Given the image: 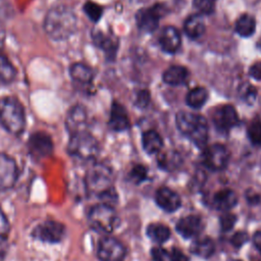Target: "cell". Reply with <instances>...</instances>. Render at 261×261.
I'll return each mask as SVG.
<instances>
[{
	"mask_svg": "<svg viewBox=\"0 0 261 261\" xmlns=\"http://www.w3.org/2000/svg\"><path fill=\"white\" fill-rule=\"evenodd\" d=\"M76 16L65 5H55L50 8L44 19V30L49 38L55 41L68 39L75 31Z\"/></svg>",
	"mask_w": 261,
	"mask_h": 261,
	"instance_id": "obj_1",
	"label": "cell"
},
{
	"mask_svg": "<svg viewBox=\"0 0 261 261\" xmlns=\"http://www.w3.org/2000/svg\"><path fill=\"white\" fill-rule=\"evenodd\" d=\"M175 123L180 134L187 137L198 148H204L208 141L209 128L206 118L191 111H178Z\"/></svg>",
	"mask_w": 261,
	"mask_h": 261,
	"instance_id": "obj_2",
	"label": "cell"
},
{
	"mask_svg": "<svg viewBox=\"0 0 261 261\" xmlns=\"http://www.w3.org/2000/svg\"><path fill=\"white\" fill-rule=\"evenodd\" d=\"M0 124L9 134L19 136L25 128V113L21 103L14 97L0 98Z\"/></svg>",
	"mask_w": 261,
	"mask_h": 261,
	"instance_id": "obj_3",
	"label": "cell"
},
{
	"mask_svg": "<svg viewBox=\"0 0 261 261\" xmlns=\"http://www.w3.org/2000/svg\"><path fill=\"white\" fill-rule=\"evenodd\" d=\"M67 153L81 160L94 159L99 151L97 140L87 130L71 134L67 144Z\"/></svg>",
	"mask_w": 261,
	"mask_h": 261,
	"instance_id": "obj_4",
	"label": "cell"
},
{
	"mask_svg": "<svg viewBox=\"0 0 261 261\" xmlns=\"http://www.w3.org/2000/svg\"><path fill=\"white\" fill-rule=\"evenodd\" d=\"M85 185L87 191L99 197L112 188V171L103 163L93 164L86 172Z\"/></svg>",
	"mask_w": 261,
	"mask_h": 261,
	"instance_id": "obj_5",
	"label": "cell"
},
{
	"mask_svg": "<svg viewBox=\"0 0 261 261\" xmlns=\"http://www.w3.org/2000/svg\"><path fill=\"white\" fill-rule=\"evenodd\" d=\"M88 219L91 227L102 233L112 232L118 224V217L114 208L102 203L91 208Z\"/></svg>",
	"mask_w": 261,
	"mask_h": 261,
	"instance_id": "obj_6",
	"label": "cell"
},
{
	"mask_svg": "<svg viewBox=\"0 0 261 261\" xmlns=\"http://www.w3.org/2000/svg\"><path fill=\"white\" fill-rule=\"evenodd\" d=\"M166 13L167 9L162 3H156L151 7L141 8L136 13L137 25L143 32L152 33L158 28L159 20Z\"/></svg>",
	"mask_w": 261,
	"mask_h": 261,
	"instance_id": "obj_7",
	"label": "cell"
},
{
	"mask_svg": "<svg viewBox=\"0 0 261 261\" xmlns=\"http://www.w3.org/2000/svg\"><path fill=\"white\" fill-rule=\"evenodd\" d=\"M65 234V226L63 223L56 220H46L39 223L32 231V238L35 240L56 244L61 242Z\"/></svg>",
	"mask_w": 261,
	"mask_h": 261,
	"instance_id": "obj_8",
	"label": "cell"
},
{
	"mask_svg": "<svg viewBox=\"0 0 261 261\" xmlns=\"http://www.w3.org/2000/svg\"><path fill=\"white\" fill-rule=\"evenodd\" d=\"M202 160L207 168L213 171H219L226 167L229 160V152L225 146L213 144L204 149Z\"/></svg>",
	"mask_w": 261,
	"mask_h": 261,
	"instance_id": "obj_9",
	"label": "cell"
},
{
	"mask_svg": "<svg viewBox=\"0 0 261 261\" xmlns=\"http://www.w3.org/2000/svg\"><path fill=\"white\" fill-rule=\"evenodd\" d=\"M212 121L217 130L227 133L240 123L236 108L230 104L218 106L212 115Z\"/></svg>",
	"mask_w": 261,
	"mask_h": 261,
	"instance_id": "obj_10",
	"label": "cell"
},
{
	"mask_svg": "<svg viewBox=\"0 0 261 261\" xmlns=\"http://www.w3.org/2000/svg\"><path fill=\"white\" fill-rule=\"evenodd\" d=\"M97 255L100 261H123L125 248L118 240L104 237L99 242Z\"/></svg>",
	"mask_w": 261,
	"mask_h": 261,
	"instance_id": "obj_11",
	"label": "cell"
},
{
	"mask_svg": "<svg viewBox=\"0 0 261 261\" xmlns=\"http://www.w3.org/2000/svg\"><path fill=\"white\" fill-rule=\"evenodd\" d=\"M30 154L36 159L48 157L53 152V142L51 137L44 132L33 133L28 141Z\"/></svg>",
	"mask_w": 261,
	"mask_h": 261,
	"instance_id": "obj_12",
	"label": "cell"
},
{
	"mask_svg": "<svg viewBox=\"0 0 261 261\" xmlns=\"http://www.w3.org/2000/svg\"><path fill=\"white\" fill-rule=\"evenodd\" d=\"M18 169L15 160L9 155L0 152V191L11 189L17 179Z\"/></svg>",
	"mask_w": 261,
	"mask_h": 261,
	"instance_id": "obj_13",
	"label": "cell"
},
{
	"mask_svg": "<svg viewBox=\"0 0 261 261\" xmlns=\"http://www.w3.org/2000/svg\"><path fill=\"white\" fill-rule=\"evenodd\" d=\"M92 40L95 46L100 48L108 61H113L116 57V52L119 47V41L115 36L105 34L99 30L92 32Z\"/></svg>",
	"mask_w": 261,
	"mask_h": 261,
	"instance_id": "obj_14",
	"label": "cell"
},
{
	"mask_svg": "<svg viewBox=\"0 0 261 261\" xmlns=\"http://www.w3.org/2000/svg\"><path fill=\"white\" fill-rule=\"evenodd\" d=\"M87 120L88 114L86 108L82 105H74L66 113L64 124L69 135H71L77 132L87 130Z\"/></svg>",
	"mask_w": 261,
	"mask_h": 261,
	"instance_id": "obj_15",
	"label": "cell"
},
{
	"mask_svg": "<svg viewBox=\"0 0 261 261\" xmlns=\"http://www.w3.org/2000/svg\"><path fill=\"white\" fill-rule=\"evenodd\" d=\"M158 42L165 53L174 54L180 48L181 36L175 27L167 25L161 31Z\"/></svg>",
	"mask_w": 261,
	"mask_h": 261,
	"instance_id": "obj_16",
	"label": "cell"
},
{
	"mask_svg": "<svg viewBox=\"0 0 261 261\" xmlns=\"http://www.w3.org/2000/svg\"><path fill=\"white\" fill-rule=\"evenodd\" d=\"M108 126L113 132H123L129 127V118L123 105L113 101L110 108Z\"/></svg>",
	"mask_w": 261,
	"mask_h": 261,
	"instance_id": "obj_17",
	"label": "cell"
},
{
	"mask_svg": "<svg viewBox=\"0 0 261 261\" xmlns=\"http://www.w3.org/2000/svg\"><path fill=\"white\" fill-rule=\"evenodd\" d=\"M175 228L180 236L186 239H190L198 236L202 231L203 222L199 216L188 215L177 221Z\"/></svg>",
	"mask_w": 261,
	"mask_h": 261,
	"instance_id": "obj_18",
	"label": "cell"
},
{
	"mask_svg": "<svg viewBox=\"0 0 261 261\" xmlns=\"http://www.w3.org/2000/svg\"><path fill=\"white\" fill-rule=\"evenodd\" d=\"M155 200L157 205L166 212H173L180 207L179 196L169 188H160L156 192Z\"/></svg>",
	"mask_w": 261,
	"mask_h": 261,
	"instance_id": "obj_19",
	"label": "cell"
},
{
	"mask_svg": "<svg viewBox=\"0 0 261 261\" xmlns=\"http://www.w3.org/2000/svg\"><path fill=\"white\" fill-rule=\"evenodd\" d=\"M206 31V23L203 15L196 13L188 16L184 22V32L192 40L200 39Z\"/></svg>",
	"mask_w": 261,
	"mask_h": 261,
	"instance_id": "obj_20",
	"label": "cell"
},
{
	"mask_svg": "<svg viewBox=\"0 0 261 261\" xmlns=\"http://www.w3.org/2000/svg\"><path fill=\"white\" fill-rule=\"evenodd\" d=\"M69 74L72 81L82 86L91 85L94 80L93 69L83 62H75L71 64L69 67Z\"/></svg>",
	"mask_w": 261,
	"mask_h": 261,
	"instance_id": "obj_21",
	"label": "cell"
},
{
	"mask_svg": "<svg viewBox=\"0 0 261 261\" xmlns=\"http://www.w3.org/2000/svg\"><path fill=\"white\" fill-rule=\"evenodd\" d=\"M189 76L187 67L182 65H171L165 69L162 74V80L169 86H179L186 83Z\"/></svg>",
	"mask_w": 261,
	"mask_h": 261,
	"instance_id": "obj_22",
	"label": "cell"
},
{
	"mask_svg": "<svg viewBox=\"0 0 261 261\" xmlns=\"http://www.w3.org/2000/svg\"><path fill=\"white\" fill-rule=\"evenodd\" d=\"M213 202H214L215 207L218 210L227 211L237 205L238 197L233 191H231L229 189H224V190L218 191L214 195Z\"/></svg>",
	"mask_w": 261,
	"mask_h": 261,
	"instance_id": "obj_23",
	"label": "cell"
},
{
	"mask_svg": "<svg viewBox=\"0 0 261 261\" xmlns=\"http://www.w3.org/2000/svg\"><path fill=\"white\" fill-rule=\"evenodd\" d=\"M142 146L146 153L155 154L163 147L162 137L154 129H149L142 135Z\"/></svg>",
	"mask_w": 261,
	"mask_h": 261,
	"instance_id": "obj_24",
	"label": "cell"
},
{
	"mask_svg": "<svg viewBox=\"0 0 261 261\" xmlns=\"http://www.w3.org/2000/svg\"><path fill=\"white\" fill-rule=\"evenodd\" d=\"M234 30L237 34L243 38L251 37L256 30V20L254 16L248 13L242 14L236 21Z\"/></svg>",
	"mask_w": 261,
	"mask_h": 261,
	"instance_id": "obj_25",
	"label": "cell"
},
{
	"mask_svg": "<svg viewBox=\"0 0 261 261\" xmlns=\"http://www.w3.org/2000/svg\"><path fill=\"white\" fill-rule=\"evenodd\" d=\"M209 93L204 87H196L190 90L186 96V103L193 109H200L207 101Z\"/></svg>",
	"mask_w": 261,
	"mask_h": 261,
	"instance_id": "obj_26",
	"label": "cell"
},
{
	"mask_svg": "<svg viewBox=\"0 0 261 261\" xmlns=\"http://www.w3.org/2000/svg\"><path fill=\"white\" fill-rule=\"evenodd\" d=\"M148 237L156 243H164L170 237V229L163 223L154 222L148 225L147 227Z\"/></svg>",
	"mask_w": 261,
	"mask_h": 261,
	"instance_id": "obj_27",
	"label": "cell"
},
{
	"mask_svg": "<svg viewBox=\"0 0 261 261\" xmlns=\"http://www.w3.org/2000/svg\"><path fill=\"white\" fill-rule=\"evenodd\" d=\"M214 250H215L214 242L209 238L197 240L191 246V252L203 258L210 257L214 253Z\"/></svg>",
	"mask_w": 261,
	"mask_h": 261,
	"instance_id": "obj_28",
	"label": "cell"
},
{
	"mask_svg": "<svg viewBox=\"0 0 261 261\" xmlns=\"http://www.w3.org/2000/svg\"><path fill=\"white\" fill-rule=\"evenodd\" d=\"M16 69L8 58L0 53V84H10L15 80Z\"/></svg>",
	"mask_w": 261,
	"mask_h": 261,
	"instance_id": "obj_29",
	"label": "cell"
},
{
	"mask_svg": "<svg viewBox=\"0 0 261 261\" xmlns=\"http://www.w3.org/2000/svg\"><path fill=\"white\" fill-rule=\"evenodd\" d=\"M247 135L254 146L261 147V120L259 118H255L249 123Z\"/></svg>",
	"mask_w": 261,
	"mask_h": 261,
	"instance_id": "obj_30",
	"label": "cell"
},
{
	"mask_svg": "<svg viewBox=\"0 0 261 261\" xmlns=\"http://www.w3.org/2000/svg\"><path fill=\"white\" fill-rule=\"evenodd\" d=\"M180 157L177 153H164L160 157H158V165L166 170H170L175 168L180 163Z\"/></svg>",
	"mask_w": 261,
	"mask_h": 261,
	"instance_id": "obj_31",
	"label": "cell"
},
{
	"mask_svg": "<svg viewBox=\"0 0 261 261\" xmlns=\"http://www.w3.org/2000/svg\"><path fill=\"white\" fill-rule=\"evenodd\" d=\"M83 10L85 14L92 20L93 22H98L103 14V7L96 2L93 1H87L84 4Z\"/></svg>",
	"mask_w": 261,
	"mask_h": 261,
	"instance_id": "obj_32",
	"label": "cell"
},
{
	"mask_svg": "<svg viewBox=\"0 0 261 261\" xmlns=\"http://www.w3.org/2000/svg\"><path fill=\"white\" fill-rule=\"evenodd\" d=\"M193 5L201 15L212 14L215 10V0H193Z\"/></svg>",
	"mask_w": 261,
	"mask_h": 261,
	"instance_id": "obj_33",
	"label": "cell"
},
{
	"mask_svg": "<svg viewBox=\"0 0 261 261\" xmlns=\"http://www.w3.org/2000/svg\"><path fill=\"white\" fill-rule=\"evenodd\" d=\"M241 98L248 104H253L257 97V90L250 84H244L240 88Z\"/></svg>",
	"mask_w": 261,
	"mask_h": 261,
	"instance_id": "obj_34",
	"label": "cell"
},
{
	"mask_svg": "<svg viewBox=\"0 0 261 261\" xmlns=\"http://www.w3.org/2000/svg\"><path fill=\"white\" fill-rule=\"evenodd\" d=\"M129 178L135 184H140L147 178V168L142 164L135 165L129 171Z\"/></svg>",
	"mask_w": 261,
	"mask_h": 261,
	"instance_id": "obj_35",
	"label": "cell"
},
{
	"mask_svg": "<svg viewBox=\"0 0 261 261\" xmlns=\"http://www.w3.org/2000/svg\"><path fill=\"white\" fill-rule=\"evenodd\" d=\"M151 100V95L150 92L148 90H140L137 95H136V99H135V106L140 108V109H144L146 108Z\"/></svg>",
	"mask_w": 261,
	"mask_h": 261,
	"instance_id": "obj_36",
	"label": "cell"
},
{
	"mask_svg": "<svg viewBox=\"0 0 261 261\" xmlns=\"http://www.w3.org/2000/svg\"><path fill=\"white\" fill-rule=\"evenodd\" d=\"M237 221V216L232 213H225L220 217V227L223 231L230 230Z\"/></svg>",
	"mask_w": 261,
	"mask_h": 261,
	"instance_id": "obj_37",
	"label": "cell"
},
{
	"mask_svg": "<svg viewBox=\"0 0 261 261\" xmlns=\"http://www.w3.org/2000/svg\"><path fill=\"white\" fill-rule=\"evenodd\" d=\"M151 256L154 261H171L170 253L161 247H154L151 250Z\"/></svg>",
	"mask_w": 261,
	"mask_h": 261,
	"instance_id": "obj_38",
	"label": "cell"
},
{
	"mask_svg": "<svg viewBox=\"0 0 261 261\" xmlns=\"http://www.w3.org/2000/svg\"><path fill=\"white\" fill-rule=\"evenodd\" d=\"M248 240H249V236L246 231H237L232 236L230 242H231V245L233 247L241 248L244 244H246L248 242Z\"/></svg>",
	"mask_w": 261,
	"mask_h": 261,
	"instance_id": "obj_39",
	"label": "cell"
},
{
	"mask_svg": "<svg viewBox=\"0 0 261 261\" xmlns=\"http://www.w3.org/2000/svg\"><path fill=\"white\" fill-rule=\"evenodd\" d=\"M9 222L7 217L5 216L4 212L0 208V238L6 239L8 232H9Z\"/></svg>",
	"mask_w": 261,
	"mask_h": 261,
	"instance_id": "obj_40",
	"label": "cell"
},
{
	"mask_svg": "<svg viewBox=\"0 0 261 261\" xmlns=\"http://www.w3.org/2000/svg\"><path fill=\"white\" fill-rule=\"evenodd\" d=\"M249 75L256 81H261V61H257L250 66Z\"/></svg>",
	"mask_w": 261,
	"mask_h": 261,
	"instance_id": "obj_41",
	"label": "cell"
},
{
	"mask_svg": "<svg viewBox=\"0 0 261 261\" xmlns=\"http://www.w3.org/2000/svg\"><path fill=\"white\" fill-rule=\"evenodd\" d=\"M170 257H171V261H189V257L177 248H172Z\"/></svg>",
	"mask_w": 261,
	"mask_h": 261,
	"instance_id": "obj_42",
	"label": "cell"
},
{
	"mask_svg": "<svg viewBox=\"0 0 261 261\" xmlns=\"http://www.w3.org/2000/svg\"><path fill=\"white\" fill-rule=\"evenodd\" d=\"M253 243H254L255 247L261 252V230H258L257 232L254 233Z\"/></svg>",
	"mask_w": 261,
	"mask_h": 261,
	"instance_id": "obj_43",
	"label": "cell"
},
{
	"mask_svg": "<svg viewBox=\"0 0 261 261\" xmlns=\"http://www.w3.org/2000/svg\"><path fill=\"white\" fill-rule=\"evenodd\" d=\"M6 252V243H5V239L0 238V260H2V258L4 257Z\"/></svg>",
	"mask_w": 261,
	"mask_h": 261,
	"instance_id": "obj_44",
	"label": "cell"
},
{
	"mask_svg": "<svg viewBox=\"0 0 261 261\" xmlns=\"http://www.w3.org/2000/svg\"><path fill=\"white\" fill-rule=\"evenodd\" d=\"M227 261H242V260H240V259H228Z\"/></svg>",
	"mask_w": 261,
	"mask_h": 261,
	"instance_id": "obj_45",
	"label": "cell"
}]
</instances>
